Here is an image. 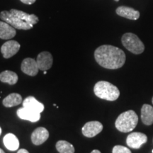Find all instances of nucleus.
<instances>
[{
	"label": "nucleus",
	"mask_w": 153,
	"mask_h": 153,
	"mask_svg": "<svg viewBox=\"0 0 153 153\" xmlns=\"http://www.w3.org/2000/svg\"><path fill=\"white\" fill-rule=\"evenodd\" d=\"M1 128H0V135H1Z\"/></svg>",
	"instance_id": "bb28decb"
},
{
	"label": "nucleus",
	"mask_w": 153,
	"mask_h": 153,
	"mask_svg": "<svg viewBox=\"0 0 153 153\" xmlns=\"http://www.w3.org/2000/svg\"><path fill=\"white\" fill-rule=\"evenodd\" d=\"M9 11H10L12 14L19 17V19H21L22 21H24L25 22L28 23V24L34 25L37 24L38 21H39L38 16H36L35 14H28L27 13L24 12V11L17 10V9H11Z\"/></svg>",
	"instance_id": "dca6fc26"
},
{
	"label": "nucleus",
	"mask_w": 153,
	"mask_h": 153,
	"mask_svg": "<svg viewBox=\"0 0 153 153\" xmlns=\"http://www.w3.org/2000/svg\"><path fill=\"white\" fill-rule=\"evenodd\" d=\"M44 74H47V71H44Z\"/></svg>",
	"instance_id": "cd10ccee"
},
{
	"label": "nucleus",
	"mask_w": 153,
	"mask_h": 153,
	"mask_svg": "<svg viewBox=\"0 0 153 153\" xmlns=\"http://www.w3.org/2000/svg\"><path fill=\"white\" fill-rule=\"evenodd\" d=\"M152 153H153V150H152Z\"/></svg>",
	"instance_id": "7c9ffc66"
},
{
	"label": "nucleus",
	"mask_w": 153,
	"mask_h": 153,
	"mask_svg": "<svg viewBox=\"0 0 153 153\" xmlns=\"http://www.w3.org/2000/svg\"><path fill=\"white\" fill-rule=\"evenodd\" d=\"M0 19L3 21L8 23L11 26L20 30H29L33 28V25L28 24L24 22L22 19H19L15 15L12 14L10 11H2L0 13Z\"/></svg>",
	"instance_id": "39448f33"
},
{
	"label": "nucleus",
	"mask_w": 153,
	"mask_h": 153,
	"mask_svg": "<svg viewBox=\"0 0 153 153\" xmlns=\"http://www.w3.org/2000/svg\"><path fill=\"white\" fill-rule=\"evenodd\" d=\"M3 142L4 146L9 150L15 151L18 150L19 147V141L16 136L12 133H8L4 137Z\"/></svg>",
	"instance_id": "a211bd4d"
},
{
	"label": "nucleus",
	"mask_w": 153,
	"mask_h": 153,
	"mask_svg": "<svg viewBox=\"0 0 153 153\" xmlns=\"http://www.w3.org/2000/svg\"><path fill=\"white\" fill-rule=\"evenodd\" d=\"M55 147H56L57 150L60 153H74V146L68 141H57Z\"/></svg>",
	"instance_id": "412c9836"
},
{
	"label": "nucleus",
	"mask_w": 153,
	"mask_h": 153,
	"mask_svg": "<svg viewBox=\"0 0 153 153\" xmlns=\"http://www.w3.org/2000/svg\"><path fill=\"white\" fill-rule=\"evenodd\" d=\"M0 153H5V152H4V151L2 150V149L0 148Z\"/></svg>",
	"instance_id": "a878e982"
},
{
	"label": "nucleus",
	"mask_w": 153,
	"mask_h": 153,
	"mask_svg": "<svg viewBox=\"0 0 153 153\" xmlns=\"http://www.w3.org/2000/svg\"><path fill=\"white\" fill-rule=\"evenodd\" d=\"M49 137V132L43 127L37 128L31 134V141L35 145H41Z\"/></svg>",
	"instance_id": "9b49d317"
},
{
	"label": "nucleus",
	"mask_w": 153,
	"mask_h": 153,
	"mask_svg": "<svg viewBox=\"0 0 153 153\" xmlns=\"http://www.w3.org/2000/svg\"><path fill=\"white\" fill-rule=\"evenodd\" d=\"M17 153H29L28 150H26V149H20Z\"/></svg>",
	"instance_id": "b1692460"
},
{
	"label": "nucleus",
	"mask_w": 153,
	"mask_h": 153,
	"mask_svg": "<svg viewBox=\"0 0 153 153\" xmlns=\"http://www.w3.org/2000/svg\"><path fill=\"white\" fill-rule=\"evenodd\" d=\"M152 104H153V97H152Z\"/></svg>",
	"instance_id": "c85d7f7f"
},
{
	"label": "nucleus",
	"mask_w": 153,
	"mask_h": 153,
	"mask_svg": "<svg viewBox=\"0 0 153 153\" xmlns=\"http://www.w3.org/2000/svg\"><path fill=\"white\" fill-rule=\"evenodd\" d=\"M121 41L123 46L133 54H141L145 50L144 44L137 36L134 33H126L123 34Z\"/></svg>",
	"instance_id": "20e7f679"
},
{
	"label": "nucleus",
	"mask_w": 153,
	"mask_h": 153,
	"mask_svg": "<svg viewBox=\"0 0 153 153\" xmlns=\"http://www.w3.org/2000/svg\"><path fill=\"white\" fill-rule=\"evenodd\" d=\"M21 70L27 75L34 76L37 75L39 68H38L36 60H34L33 58H30V57H27L22 61Z\"/></svg>",
	"instance_id": "9d476101"
},
{
	"label": "nucleus",
	"mask_w": 153,
	"mask_h": 153,
	"mask_svg": "<svg viewBox=\"0 0 153 153\" xmlns=\"http://www.w3.org/2000/svg\"><path fill=\"white\" fill-rule=\"evenodd\" d=\"M95 95L101 99L107 101H116L120 96V91L117 87L106 81H99L94 87Z\"/></svg>",
	"instance_id": "f03ea898"
},
{
	"label": "nucleus",
	"mask_w": 153,
	"mask_h": 153,
	"mask_svg": "<svg viewBox=\"0 0 153 153\" xmlns=\"http://www.w3.org/2000/svg\"><path fill=\"white\" fill-rule=\"evenodd\" d=\"M94 57L99 65L110 70L120 68L126 62L125 53L121 49L110 45H103L97 48Z\"/></svg>",
	"instance_id": "f257e3e1"
},
{
	"label": "nucleus",
	"mask_w": 153,
	"mask_h": 153,
	"mask_svg": "<svg viewBox=\"0 0 153 153\" xmlns=\"http://www.w3.org/2000/svg\"><path fill=\"white\" fill-rule=\"evenodd\" d=\"M18 79L19 77L16 73L10 70H5L0 73V81L10 85H16L18 82Z\"/></svg>",
	"instance_id": "aec40b11"
},
{
	"label": "nucleus",
	"mask_w": 153,
	"mask_h": 153,
	"mask_svg": "<svg viewBox=\"0 0 153 153\" xmlns=\"http://www.w3.org/2000/svg\"><path fill=\"white\" fill-rule=\"evenodd\" d=\"M103 130V125L99 121L87 122L82 127V134L87 137H93L100 133Z\"/></svg>",
	"instance_id": "0eeeda50"
},
{
	"label": "nucleus",
	"mask_w": 153,
	"mask_h": 153,
	"mask_svg": "<svg viewBox=\"0 0 153 153\" xmlns=\"http://www.w3.org/2000/svg\"><path fill=\"white\" fill-rule=\"evenodd\" d=\"M148 141V137L144 133L135 132L128 135L126 139V144L130 148L133 149H139Z\"/></svg>",
	"instance_id": "423d86ee"
},
{
	"label": "nucleus",
	"mask_w": 153,
	"mask_h": 153,
	"mask_svg": "<svg viewBox=\"0 0 153 153\" xmlns=\"http://www.w3.org/2000/svg\"><path fill=\"white\" fill-rule=\"evenodd\" d=\"M22 102V97L19 94L12 93L6 97L2 101L3 105L7 108L18 106Z\"/></svg>",
	"instance_id": "6ab92c4d"
},
{
	"label": "nucleus",
	"mask_w": 153,
	"mask_h": 153,
	"mask_svg": "<svg viewBox=\"0 0 153 153\" xmlns=\"http://www.w3.org/2000/svg\"><path fill=\"white\" fill-rule=\"evenodd\" d=\"M138 116L134 111L129 110L119 115L115 123L116 128L122 133H128L136 127Z\"/></svg>",
	"instance_id": "7ed1b4c3"
},
{
	"label": "nucleus",
	"mask_w": 153,
	"mask_h": 153,
	"mask_svg": "<svg viewBox=\"0 0 153 153\" xmlns=\"http://www.w3.org/2000/svg\"><path fill=\"white\" fill-rule=\"evenodd\" d=\"M23 107L33 111L35 112L39 113V114L43 112L44 110V105L36 100L35 97H31V96L26 97L24 99V101H23Z\"/></svg>",
	"instance_id": "4468645a"
},
{
	"label": "nucleus",
	"mask_w": 153,
	"mask_h": 153,
	"mask_svg": "<svg viewBox=\"0 0 153 153\" xmlns=\"http://www.w3.org/2000/svg\"><path fill=\"white\" fill-rule=\"evenodd\" d=\"M17 116L21 119L29 120L30 122H37L41 118V114L39 113L35 112L33 111H31L28 108H20L17 110L16 111Z\"/></svg>",
	"instance_id": "f8f14e48"
},
{
	"label": "nucleus",
	"mask_w": 153,
	"mask_h": 153,
	"mask_svg": "<svg viewBox=\"0 0 153 153\" xmlns=\"http://www.w3.org/2000/svg\"><path fill=\"white\" fill-rule=\"evenodd\" d=\"M15 28L5 22H0V38L3 40H9L16 36Z\"/></svg>",
	"instance_id": "2eb2a0df"
},
{
	"label": "nucleus",
	"mask_w": 153,
	"mask_h": 153,
	"mask_svg": "<svg viewBox=\"0 0 153 153\" xmlns=\"http://www.w3.org/2000/svg\"><path fill=\"white\" fill-rule=\"evenodd\" d=\"M36 62H37L39 70L42 71H47L49 69H51L53 65V58L51 53L43 51L38 54Z\"/></svg>",
	"instance_id": "6e6552de"
},
{
	"label": "nucleus",
	"mask_w": 153,
	"mask_h": 153,
	"mask_svg": "<svg viewBox=\"0 0 153 153\" xmlns=\"http://www.w3.org/2000/svg\"><path fill=\"white\" fill-rule=\"evenodd\" d=\"M21 45L16 41H7L1 45V53L3 57L6 59L10 58L16 55L20 49Z\"/></svg>",
	"instance_id": "1a4fd4ad"
},
{
	"label": "nucleus",
	"mask_w": 153,
	"mask_h": 153,
	"mask_svg": "<svg viewBox=\"0 0 153 153\" xmlns=\"http://www.w3.org/2000/svg\"><path fill=\"white\" fill-rule=\"evenodd\" d=\"M141 120L146 126L153 123V107L149 104H144L141 108Z\"/></svg>",
	"instance_id": "f3484780"
},
{
	"label": "nucleus",
	"mask_w": 153,
	"mask_h": 153,
	"mask_svg": "<svg viewBox=\"0 0 153 153\" xmlns=\"http://www.w3.org/2000/svg\"><path fill=\"white\" fill-rule=\"evenodd\" d=\"M112 153H132L131 151L126 147L122 145H116L114 147Z\"/></svg>",
	"instance_id": "4be33fe9"
},
{
	"label": "nucleus",
	"mask_w": 153,
	"mask_h": 153,
	"mask_svg": "<svg viewBox=\"0 0 153 153\" xmlns=\"http://www.w3.org/2000/svg\"><path fill=\"white\" fill-rule=\"evenodd\" d=\"M116 12L118 16L124 17V18L128 19H131V20H137L140 18V15L138 11L135 10L131 7H125V6L118 7L116 9Z\"/></svg>",
	"instance_id": "ddd939ff"
},
{
	"label": "nucleus",
	"mask_w": 153,
	"mask_h": 153,
	"mask_svg": "<svg viewBox=\"0 0 153 153\" xmlns=\"http://www.w3.org/2000/svg\"><path fill=\"white\" fill-rule=\"evenodd\" d=\"M22 3L25 4H28V5H30L33 4V3H35V1L36 0H20Z\"/></svg>",
	"instance_id": "5701e85b"
},
{
	"label": "nucleus",
	"mask_w": 153,
	"mask_h": 153,
	"mask_svg": "<svg viewBox=\"0 0 153 153\" xmlns=\"http://www.w3.org/2000/svg\"><path fill=\"white\" fill-rule=\"evenodd\" d=\"M91 153H101V152L98 150H92V152H91Z\"/></svg>",
	"instance_id": "393cba45"
},
{
	"label": "nucleus",
	"mask_w": 153,
	"mask_h": 153,
	"mask_svg": "<svg viewBox=\"0 0 153 153\" xmlns=\"http://www.w3.org/2000/svg\"><path fill=\"white\" fill-rule=\"evenodd\" d=\"M115 1H119V0H115Z\"/></svg>",
	"instance_id": "c756f323"
}]
</instances>
